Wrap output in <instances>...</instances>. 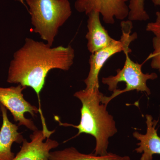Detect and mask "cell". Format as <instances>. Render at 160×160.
I'll return each instance as SVG.
<instances>
[{
    "label": "cell",
    "instance_id": "cell-1",
    "mask_svg": "<svg viewBox=\"0 0 160 160\" xmlns=\"http://www.w3.org/2000/svg\"><path fill=\"white\" fill-rule=\"evenodd\" d=\"M75 50L71 46L52 47L47 43L26 38L14 52L8 69L7 82L32 88L37 95L42 121L40 94L48 72L52 69L68 71L73 64Z\"/></svg>",
    "mask_w": 160,
    "mask_h": 160
},
{
    "label": "cell",
    "instance_id": "cell-2",
    "mask_svg": "<svg viewBox=\"0 0 160 160\" xmlns=\"http://www.w3.org/2000/svg\"><path fill=\"white\" fill-rule=\"evenodd\" d=\"M102 93L99 89H84L74 94L82 103L81 120L78 125L62 123L58 120L61 126L72 127L78 132L71 139L82 133L92 136L96 140L94 154L104 155L108 153L109 138L118 132L113 117L107 110V105L101 102Z\"/></svg>",
    "mask_w": 160,
    "mask_h": 160
},
{
    "label": "cell",
    "instance_id": "cell-3",
    "mask_svg": "<svg viewBox=\"0 0 160 160\" xmlns=\"http://www.w3.org/2000/svg\"><path fill=\"white\" fill-rule=\"evenodd\" d=\"M33 31L52 46L59 29L72 13L69 0H25Z\"/></svg>",
    "mask_w": 160,
    "mask_h": 160
},
{
    "label": "cell",
    "instance_id": "cell-4",
    "mask_svg": "<svg viewBox=\"0 0 160 160\" xmlns=\"http://www.w3.org/2000/svg\"><path fill=\"white\" fill-rule=\"evenodd\" d=\"M124 53L126 61L123 68L117 70L116 75L102 78V83L108 86L109 91L113 92L109 97L102 94L101 100L103 104L108 105L114 98L127 92L136 90L145 92L148 96L151 94L150 89L147 86V81L157 78L158 75L155 72L143 73L142 66L144 63L135 62L129 58V52Z\"/></svg>",
    "mask_w": 160,
    "mask_h": 160
},
{
    "label": "cell",
    "instance_id": "cell-5",
    "mask_svg": "<svg viewBox=\"0 0 160 160\" xmlns=\"http://www.w3.org/2000/svg\"><path fill=\"white\" fill-rule=\"evenodd\" d=\"M121 24L122 33L121 39L118 41L115 40L109 46L90 55L89 74L84 80L86 85L85 89H99V74L101 69L109 58L121 52H123L124 53L131 52L132 50L129 46L132 42L137 38V33L134 32L131 34L132 29L131 21H123Z\"/></svg>",
    "mask_w": 160,
    "mask_h": 160
},
{
    "label": "cell",
    "instance_id": "cell-6",
    "mask_svg": "<svg viewBox=\"0 0 160 160\" xmlns=\"http://www.w3.org/2000/svg\"><path fill=\"white\" fill-rule=\"evenodd\" d=\"M27 87L18 85L9 87H0V104L9 110L18 126H23L32 131L38 130L32 120L26 118V112H29L34 117L39 109L31 105L24 98L22 92Z\"/></svg>",
    "mask_w": 160,
    "mask_h": 160
},
{
    "label": "cell",
    "instance_id": "cell-7",
    "mask_svg": "<svg viewBox=\"0 0 160 160\" xmlns=\"http://www.w3.org/2000/svg\"><path fill=\"white\" fill-rule=\"evenodd\" d=\"M54 132L48 128L33 131L30 135V142L25 139L20 151L12 160H49L51 150L59 145L50 138Z\"/></svg>",
    "mask_w": 160,
    "mask_h": 160
},
{
    "label": "cell",
    "instance_id": "cell-8",
    "mask_svg": "<svg viewBox=\"0 0 160 160\" xmlns=\"http://www.w3.org/2000/svg\"><path fill=\"white\" fill-rule=\"evenodd\" d=\"M128 0H77L74 7L77 11L88 15L92 12H98L102 16L104 22L112 25L114 18L123 20L128 17L129 6L126 4Z\"/></svg>",
    "mask_w": 160,
    "mask_h": 160
},
{
    "label": "cell",
    "instance_id": "cell-9",
    "mask_svg": "<svg viewBox=\"0 0 160 160\" xmlns=\"http://www.w3.org/2000/svg\"><path fill=\"white\" fill-rule=\"evenodd\" d=\"M147 126L146 134H142L135 131L133 137L139 141L137 144L138 147L135 149L138 153H142L140 160H152L153 156L160 155V137L156 128L158 121L153 119L151 115H146Z\"/></svg>",
    "mask_w": 160,
    "mask_h": 160
},
{
    "label": "cell",
    "instance_id": "cell-10",
    "mask_svg": "<svg viewBox=\"0 0 160 160\" xmlns=\"http://www.w3.org/2000/svg\"><path fill=\"white\" fill-rule=\"evenodd\" d=\"M6 107L0 104L2 123L0 129V160H12L15 156L12 151L14 143L21 144L25 139L19 132L18 126L9 121Z\"/></svg>",
    "mask_w": 160,
    "mask_h": 160
},
{
    "label": "cell",
    "instance_id": "cell-11",
    "mask_svg": "<svg viewBox=\"0 0 160 160\" xmlns=\"http://www.w3.org/2000/svg\"><path fill=\"white\" fill-rule=\"evenodd\" d=\"M100 14L98 12L93 11L87 15L88 32L86 38L88 41V50L91 54L106 48L116 40L109 36L107 30L102 25Z\"/></svg>",
    "mask_w": 160,
    "mask_h": 160
},
{
    "label": "cell",
    "instance_id": "cell-12",
    "mask_svg": "<svg viewBox=\"0 0 160 160\" xmlns=\"http://www.w3.org/2000/svg\"><path fill=\"white\" fill-rule=\"evenodd\" d=\"M49 160H130V158L128 156H122L109 152L104 155H96L94 153L85 154L80 152L74 147H71L51 151Z\"/></svg>",
    "mask_w": 160,
    "mask_h": 160
},
{
    "label": "cell",
    "instance_id": "cell-13",
    "mask_svg": "<svg viewBox=\"0 0 160 160\" xmlns=\"http://www.w3.org/2000/svg\"><path fill=\"white\" fill-rule=\"evenodd\" d=\"M145 0H130L128 18L130 21H146L149 17L144 8Z\"/></svg>",
    "mask_w": 160,
    "mask_h": 160
},
{
    "label": "cell",
    "instance_id": "cell-14",
    "mask_svg": "<svg viewBox=\"0 0 160 160\" xmlns=\"http://www.w3.org/2000/svg\"><path fill=\"white\" fill-rule=\"evenodd\" d=\"M152 46L154 50L149 55L147 60L151 59L152 68L157 69L160 73V37L155 36L153 38Z\"/></svg>",
    "mask_w": 160,
    "mask_h": 160
},
{
    "label": "cell",
    "instance_id": "cell-15",
    "mask_svg": "<svg viewBox=\"0 0 160 160\" xmlns=\"http://www.w3.org/2000/svg\"><path fill=\"white\" fill-rule=\"evenodd\" d=\"M156 19L153 22L147 24L146 31L152 32L156 37H160V12H157L156 13Z\"/></svg>",
    "mask_w": 160,
    "mask_h": 160
},
{
    "label": "cell",
    "instance_id": "cell-16",
    "mask_svg": "<svg viewBox=\"0 0 160 160\" xmlns=\"http://www.w3.org/2000/svg\"><path fill=\"white\" fill-rule=\"evenodd\" d=\"M151 1L155 6H160V0H151Z\"/></svg>",
    "mask_w": 160,
    "mask_h": 160
},
{
    "label": "cell",
    "instance_id": "cell-17",
    "mask_svg": "<svg viewBox=\"0 0 160 160\" xmlns=\"http://www.w3.org/2000/svg\"><path fill=\"white\" fill-rule=\"evenodd\" d=\"M15 1L19 2L22 3V4H23L24 6H26V2H25V0H15Z\"/></svg>",
    "mask_w": 160,
    "mask_h": 160
}]
</instances>
